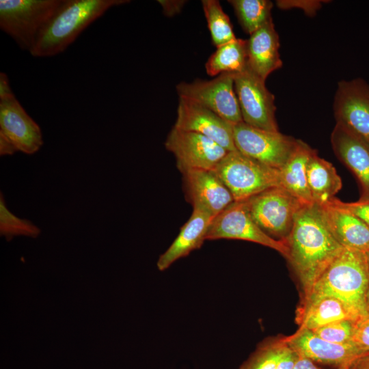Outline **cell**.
Masks as SVG:
<instances>
[{"label":"cell","mask_w":369,"mask_h":369,"mask_svg":"<svg viewBox=\"0 0 369 369\" xmlns=\"http://www.w3.org/2000/svg\"><path fill=\"white\" fill-rule=\"evenodd\" d=\"M0 132L27 154L37 152L43 145L40 127L16 98L0 100Z\"/></svg>","instance_id":"cell-16"},{"label":"cell","mask_w":369,"mask_h":369,"mask_svg":"<svg viewBox=\"0 0 369 369\" xmlns=\"http://www.w3.org/2000/svg\"><path fill=\"white\" fill-rule=\"evenodd\" d=\"M181 174L185 197L193 209L202 210L215 217L235 202L214 169H189Z\"/></svg>","instance_id":"cell-13"},{"label":"cell","mask_w":369,"mask_h":369,"mask_svg":"<svg viewBox=\"0 0 369 369\" xmlns=\"http://www.w3.org/2000/svg\"><path fill=\"white\" fill-rule=\"evenodd\" d=\"M331 143L337 158L356 177L360 187L359 201L369 200V142L336 123Z\"/></svg>","instance_id":"cell-17"},{"label":"cell","mask_w":369,"mask_h":369,"mask_svg":"<svg viewBox=\"0 0 369 369\" xmlns=\"http://www.w3.org/2000/svg\"><path fill=\"white\" fill-rule=\"evenodd\" d=\"M174 126L203 135L228 152L236 150L233 137V124L189 100L179 98Z\"/></svg>","instance_id":"cell-14"},{"label":"cell","mask_w":369,"mask_h":369,"mask_svg":"<svg viewBox=\"0 0 369 369\" xmlns=\"http://www.w3.org/2000/svg\"><path fill=\"white\" fill-rule=\"evenodd\" d=\"M202 5L213 44L218 47L235 40L236 38L230 18L219 1L202 0Z\"/></svg>","instance_id":"cell-26"},{"label":"cell","mask_w":369,"mask_h":369,"mask_svg":"<svg viewBox=\"0 0 369 369\" xmlns=\"http://www.w3.org/2000/svg\"><path fill=\"white\" fill-rule=\"evenodd\" d=\"M351 363L345 364L338 366V369H348V367Z\"/></svg>","instance_id":"cell-40"},{"label":"cell","mask_w":369,"mask_h":369,"mask_svg":"<svg viewBox=\"0 0 369 369\" xmlns=\"http://www.w3.org/2000/svg\"><path fill=\"white\" fill-rule=\"evenodd\" d=\"M287 346L283 338L267 340L238 369H275Z\"/></svg>","instance_id":"cell-27"},{"label":"cell","mask_w":369,"mask_h":369,"mask_svg":"<svg viewBox=\"0 0 369 369\" xmlns=\"http://www.w3.org/2000/svg\"><path fill=\"white\" fill-rule=\"evenodd\" d=\"M366 309L369 315V287L366 295Z\"/></svg>","instance_id":"cell-39"},{"label":"cell","mask_w":369,"mask_h":369,"mask_svg":"<svg viewBox=\"0 0 369 369\" xmlns=\"http://www.w3.org/2000/svg\"><path fill=\"white\" fill-rule=\"evenodd\" d=\"M244 31L251 35L272 20L269 0H229Z\"/></svg>","instance_id":"cell-25"},{"label":"cell","mask_w":369,"mask_h":369,"mask_svg":"<svg viewBox=\"0 0 369 369\" xmlns=\"http://www.w3.org/2000/svg\"><path fill=\"white\" fill-rule=\"evenodd\" d=\"M247 40V66L266 81L269 75L282 66L279 36L273 20L251 33Z\"/></svg>","instance_id":"cell-20"},{"label":"cell","mask_w":369,"mask_h":369,"mask_svg":"<svg viewBox=\"0 0 369 369\" xmlns=\"http://www.w3.org/2000/svg\"><path fill=\"white\" fill-rule=\"evenodd\" d=\"M298 357V354L288 346L275 369H293Z\"/></svg>","instance_id":"cell-34"},{"label":"cell","mask_w":369,"mask_h":369,"mask_svg":"<svg viewBox=\"0 0 369 369\" xmlns=\"http://www.w3.org/2000/svg\"><path fill=\"white\" fill-rule=\"evenodd\" d=\"M247 68V40L240 38L217 47L205 64L211 77L221 73H239Z\"/></svg>","instance_id":"cell-24"},{"label":"cell","mask_w":369,"mask_h":369,"mask_svg":"<svg viewBox=\"0 0 369 369\" xmlns=\"http://www.w3.org/2000/svg\"><path fill=\"white\" fill-rule=\"evenodd\" d=\"M215 217L197 208H193L187 221L167 250L159 258L156 266L159 271L168 269L176 260L188 256L201 247Z\"/></svg>","instance_id":"cell-19"},{"label":"cell","mask_w":369,"mask_h":369,"mask_svg":"<svg viewBox=\"0 0 369 369\" xmlns=\"http://www.w3.org/2000/svg\"><path fill=\"white\" fill-rule=\"evenodd\" d=\"M41 230L31 221L13 214L7 207L3 194H0V234L9 241L14 237L24 236L37 238Z\"/></svg>","instance_id":"cell-28"},{"label":"cell","mask_w":369,"mask_h":369,"mask_svg":"<svg viewBox=\"0 0 369 369\" xmlns=\"http://www.w3.org/2000/svg\"><path fill=\"white\" fill-rule=\"evenodd\" d=\"M331 235L343 247L369 253V226L332 200L320 206Z\"/></svg>","instance_id":"cell-18"},{"label":"cell","mask_w":369,"mask_h":369,"mask_svg":"<svg viewBox=\"0 0 369 369\" xmlns=\"http://www.w3.org/2000/svg\"><path fill=\"white\" fill-rule=\"evenodd\" d=\"M316 150L301 139L289 159L279 170L280 187L305 204H313L308 184L307 167Z\"/></svg>","instance_id":"cell-21"},{"label":"cell","mask_w":369,"mask_h":369,"mask_svg":"<svg viewBox=\"0 0 369 369\" xmlns=\"http://www.w3.org/2000/svg\"><path fill=\"white\" fill-rule=\"evenodd\" d=\"M128 0H64L29 52L48 57L64 52L90 24L111 8Z\"/></svg>","instance_id":"cell-3"},{"label":"cell","mask_w":369,"mask_h":369,"mask_svg":"<svg viewBox=\"0 0 369 369\" xmlns=\"http://www.w3.org/2000/svg\"><path fill=\"white\" fill-rule=\"evenodd\" d=\"M333 111L336 123L369 142V85L364 80L339 82Z\"/></svg>","instance_id":"cell-12"},{"label":"cell","mask_w":369,"mask_h":369,"mask_svg":"<svg viewBox=\"0 0 369 369\" xmlns=\"http://www.w3.org/2000/svg\"><path fill=\"white\" fill-rule=\"evenodd\" d=\"M356 320L346 319L338 320L311 330L320 338L336 344L352 342Z\"/></svg>","instance_id":"cell-29"},{"label":"cell","mask_w":369,"mask_h":369,"mask_svg":"<svg viewBox=\"0 0 369 369\" xmlns=\"http://www.w3.org/2000/svg\"><path fill=\"white\" fill-rule=\"evenodd\" d=\"M293 369H321V368L316 366L314 362L312 361V360L306 357L299 355L298 359Z\"/></svg>","instance_id":"cell-38"},{"label":"cell","mask_w":369,"mask_h":369,"mask_svg":"<svg viewBox=\"0 0 369 369\" xmlns=\"http://www.w3.org/2000/svg\"><path fill=\"white\" fill-rule=\"evenodd\" d=\"M352 342L364 352L369 353V315L356 320Z\"/></svg>","instance_id":"cell-31"},{"label":"cell","mask_w":369,"mask_h":369,"mask_svg":"<svg viewBox=\"0 0 369 369\" xmlns=\"http://www.w3.org/2000/svg\"><path fill=\"white\" fill-rule=\"evenodd\" d=\"M235 73L225 72L211 80L195 79L176 85L179 98L200 105L235 124L243 122L234 90Z\"/></svg>","instance_id":"cell-8"},{"label":"cell","mask_w":369,"mask_h":369,"mask_svg":"<svg viewBox=\"0 0 369 369\" xmlns=\"http://www.w3.org/2000/svg\"><path fill=\"white\" fill-rule=\"evenodd\" d=\"M64 0H0V28L30 52Z\"/></svg>","instance_id":"cell-4"},{"label":"cell","mask_w":369,"mask_h":369,"mask_svg":"<svg viewBox=\"0 0 369 369\" xmlns=\"http://www.w3.org/2000/svg\"><path fill=\"white\" fill-rule=\"evenodd\" d=\"M165 146L175 156L180 172L189 169H214L228 152L203 135L174 126L167 137Z\"/></svg>","instance_id":"cell-11"},{"label":"cell","mask_w":369,"mask_h":369,"mask_svg":"<svg viewBox=\"0 0 369 369\" xmlns=\"http://www.w3.org/2000/svg\"><path fill=\"white\" fill-rule=\"evenodd\" d=\"M217 239L247 241L273 249L286 259L288 256L285 241L270 236L258 226L249 213L246 200L234 202L213 219L206 240Z\"/></svg>","instance_id":"cell-9"},{"label":"cell","mask_w":369,"mask_h":369,"mask_svg":"<svg viewBox=\"0 0 369 369\" xmlns=\"http://www.w3.org/2000/svg\"><path fill=\"white\" fill-rule=\"evenodd\" d=\"M369 254L344 247L305 295L300 306L330 297L344 303L361 318L368 315Z\"/></svg>","instance_id":"cell-2"},{"label":"cell","mask_w":369,"mask_h":369,"mask_svg":"<svg viewBox=\"0 0 369 369\" xmlns=\"http://www.w3.org/2000/svg\"><path fill=\"white\" fill-rule=\"evenodd\" d=\"M283 338L298 355L323 364L340 366L367 353L353 342L347 344L331 342L308 329L299 328L293 334Z\"/></svg>","instance_id":"cell-15"},{"label":"cell","mask_w":369,"mask_h":369,"mask_svg":"<svg viewBox=\"0 0 369 369\" xmlns=\"http://www.w3.org/2000/svg\"><path fill=\"white\" fill-rule=\"evenodd\" d=\"M332 201L337 205L346 209L369 226V200L355 202H344L334 197Z\"/></svg>","instance_id":"cell-32"},{"label":"cell","mask_w":369,"mask_h":369,"mask_svg":"<svg viewBox=\"0 0 369 369\" xmlns=\"http://www.w3.org/2000/svg\"><path fill=\"white\" fill-rule=\"evenodd\" d=\"M299 328L312 330L327 324L346 319L359 318L342 301L334 298H323L306 305L299 306L297 312Z\"/></svg>","instance_id":"cell-23"},{"label":"cell","mask_w":369,"mask_h":369,"mask_svg":"<svg viewBox=\"0 0 369 369\" xmlns=\"http://www.w3.org/2000/svg\"><path fill=\"white\" fill-rule=\"evenodd\" d=\"M233 137L238 152L277 169L285 165L298 143L279 131L260 129L243 122L233 124Z\"/></svg>","instance_id":"cell-7"},{"label":"cell","mask_w":369,"mask_h":369,"mask_svg":"<svg viewBox=\"0 0 369 369\" xmlns=\"http://www.w3.org/2000/svg\"><path fill=\"white\" fill-rule=\"evenodd\" d=\"M265 81L248 66L235 73L234 90L243 122L260 129L278 131L275 97L266 88Z\"/></svg>","instance_id":"cell-10"},{"label":"cell","mask_w":369,"mask_h":369,"mask_svg":"<svg viewBox=\"0 0 369 369\" xmlns=\"http://www.w3.org/2000/svg\"><path fill=\"white\" fill-rule=\"evenodd\" d=\"M348 369H369V353L352 361Z\"/></svg>","instance_id":"cell-37"},{"label":"cell","mask_w":369,"mask_h":369,"mask_svg":"<svg viewBox=\"0 0 369 369\" xmlns=\"http://www.w3.org/2000/svg\"><path fill=\"white\" fill-rule=\"evenodd\" d=\"M307 178L313 202L318 206L330 202L342 188V180L335 167L319 157L316 150L309 160Z\"/></svg>","instance_id":"cell-22"},{"label":"cell","mask_w":369,"mask_h":369,"mask_svg":"<svg viewBox=\"0 0 369 369\" xmlns=\"http://www.w3.org/2000/svg\"><path fill=\"white\" fill-rule=\"evenodd\" d=\"M323 2L319 0H279L276 1V5L283 10L299 8L307 15L312 16L320 9Z\"/></svg>","instance_id":"cell-30"},{"label":"cell","mask_w":369,"mask_h":369,"mask_svg":"<svg viewBox=\"0 0 369 369\" xmlns=\"http://www.w3.org/2000/svg\"><path fill=\"white\" fill-rule=\"evenodd\" d=\"M157 2L162 8L163 14L168 17H172L179 14L186 3L183 0H158Z\"/></svg>","instance_id":"cell-33"},{"label":"cell","mask_w":369,"mask_h":369,"mask_svg":"<svg viewBox=\"0 0 369 369\" xmlns=\"http://www.w3.org/2000/svg\"><path fill=\"white\" fill-rule=\"evenodd\" d=\"M369 254V253H368Z\"/></svg>","instance_id":"cell-41"},{"label":"cell","mask_w":369,"mask_h":369,"mask_svg":"<svg viewBox=\"0 0 369 369\" xmlns=\"http://www.w3.org/2000/svg\"><path fill=\"white\" fill-rule=\"evenodd\" d=\"M18 152L15 145L5 135L0 132V155H12Z\"/></svg>","instance_id":"cell-36"},{"label":"cell","mask_w":369,"mask_h":369,"mask_svg":"<svg viewBox=\"0 0 369 369\" xmlns=\"http://www.w3.org/2000/svg\"><path fill=\"white\" fill-rule=\"evenodd\" d=\"M246 202L258 226L268 235L279 240L288 236L297 214L305 205L281 187L266 189Z\"/></svg>","instance_id":"cell-6"},{"label":"cell","mask_w":369,"mask_h":369,"mask_svg":"<svg viewBox=\"0 0 369 369\" xmlns=\"http://www.w3.org/2000/svg\"><path fill=\"white\" fill-rule=\"evenodd\" d=\"M235 202L248 200L266 189L280 187L279 170L248 157L237 150L228 152L214 169Z\"/></svg>","instance_id":"cell-5"},{"label":"cell","mask_w":369,"mask_h":369,"mask_svg":"<svg viewBox=\"0 0 369 369\" xmlns=\"http://www.w3.org/2000/svg\"><path fill=\"white\" fill-rule=\"evenodd\" d=\"M16 98L12 92L8 75L4 72L0 73V100H10Z\"/></svg>","instance_id":"cell-35"},{"label":"cell","mask_w":369,"mask_h":369,"mask_svg":"<svg viewBox=\"0 0 369 369\" xmlns=\"http://www.w3.org/2000/svg\"><path fill=\"white\" fill-rule=\"evenodd\" d=\"M287 260L306 295L329 264L343 249L328 230L320 206L304 205L296 215L292 228L284 239Z\"/></svg>","instance_id":"cell-1"}]
</instances>
